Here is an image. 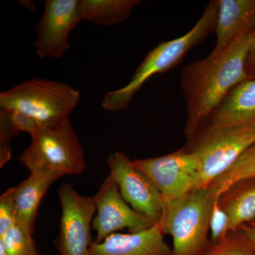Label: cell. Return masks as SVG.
<instances>
[{
	"label": "cell",
	"mask_w": 255,
	"mask_h": 255,
	"mask_svg": "<svg viewBox=\"0 0 255 255\" xmlns=\"http://www.w3.org/2000/svg\"><path fill=\"white\" fill-rule=\"evenodd\" d=\"M250 34L220 55L210 54L184 67L179 82L187 107L185 133L191 142L235 87L253 79L246 61Z\"/></svg>",
	"instance_id": "1"
},
{
	"label": "cell",
	"mask_w": 255,
	"mask_h": 255,
	"mask_svg": "<svg viewBox=\"0 0 255 255\" xmlns=\"http://www.w3.org/2000/svg\"><path fill=\"white\" fill-rule=\"evenodd\" d=\"M218 9V0L210 1L190 31L171 41L160 42L147 53L126 86L106 94L102 107L111 112L126 110L132 97L152 77L179 65L194 46L215 31Z\"/></svg>",
	"instance_id": "2"
},
{
	"label": "cell",
	"mask_w": 255,
	"mask_h": 255,
	"mask_svg": "<svg viewBox=\"0 0 255 255\" xmlns=\"http://www.w3.org/2000/svg\"><path fill=\"white\" fill-rule=\"evenodd\" d=\"M81 94L64 82L33 78L0 93V110L16 111L29 117L39 128L69 119Z\"/></svg>",
	"instance_id": "3"
},
{
	"label": "cell",
	"mask_w": 255,
	"mask_h": 255,
	"mask_svg": "<svg viewBox=\"0 0 255 255\" xmlns=\"http://www.w3.org/2000/svg\"><path fill=\"white\" fill-rule=\"evenodd\" d=\"M214 199L207 187L177 199L164 200L159 221L164 234L172 238V255H201L207 245Z\"/></svg>",
	"instance_id": "4"
},
{
	"label": "cell",
	"mask_w": 255,
	"mask_h": 255,
	"mask_svg": "<svg viewBox=\"0 0 255 255\" xmlns=\"http://www.w3.org/2000/svg\"><path fill=\"white\" fill-rule=\"evenodd\" d=\"M31 142L19 157L32 172L80 174L86 168L85 153L70 119L41 128L31 135Z\"/></svg>",
	"instance_id": "5"
},
{
	"label": "cell",
	"mask_w": 255,
	"mask_h": 255,
	"mask_svg": "<svg viewBox=\"0 0 255 255\" xmlns=\"http://www.w3.org/2000/svg\"><path fill=\"white\" fill-rule=\"evenodd\" d=\"M190 142L200 165V187H207L252 145L255 143V125L228 128L202 132Z\"/></svg>",
	"instance_id": "6"
},
{
	"label": "cell",
	"mask_w": 255,
	"mask_h": 255,
	"mask_svg": "<svg viewBox=\"0 0 255 255\" xmlns=\"http://www.w3.org/2000/svg\"><path fill=\"white\" fill-rule=\"evenodd\" d=\"M132 162L155 184L164 200L177 199L199 188L200 165L188 149Z\"/></svg>",
	"instance_id": "7"
},
{
	"label": "cell",
	"mask_w": 255,
	"mask_h": 255,
	"mask_svg": "<svg viewBox=\"0 0 255 255\" xmlns=\"http://www.w3.org/2000/svg\"><path fill=\"white\" fill-rule=\"evenodd\" d=\"M58 195L62 212L55 245L59 255H89L96 214L93 197L81 195L69 184L60 186Z\"/></svg>",
	"instance_id": "8"
},
{
	"label": "cell",
	"mask_w": 255,
	"mask_h": 255,
	"mask_svg": "<svg viewBox=\"0 0 255 255\" xmlns=\"http://www.w3.org/2000/svg\"><path fill=\"white\" fill-rule=\"evenodd\" d=\"M110 175L131 208L154 223L160 221L164 199L152 181L122 151H116L107 158Z\"/></svg>",
	"instance_id": "9"
},
{
	"label": "cell",
	"mask_w": 255,
	"mask_h": 255,
	"mask_svg": "<svg viewBox=\"0 0 255 255\" xmlns=\"http://www.w3.org/2000/svg\"><path fill=\"white\" fill-rule=\"evenodd\" d=\"M80 0H46L44 11L35 26L36 55L41 59L60 60L70 48L69 37L82 21Z\"/></svg>",
	"instance_id": "10"
},
{
	"label": "cell",
	"mask_w": 255,
	"mask_h": 255,
	"mask_svg": "<svg viewBox=\"0 0 255 255\" xmlns=\"http://www.w3.org/2000/svg\"><path fill=\"white\" fill-rule=\"evenodd\" d=\"M92 197L96 204L92 225L97 233L95 243H101L117 231L127 229L129 233L140 232L156 224L124 200L118 186L110 176L106 178Z\"/></svg>",
	"instance_id": "11"
},
{
	"label": "cell",
	"mask_w": 255,
	"mask_h": 255,
	"mask_svg": "<svg viewBox=\"0 0 255 255\" xmlns=\"http://www.w3.org/2000/svg\"><path fill=\"white\" fill-rule=\"evenodd\" d=\"M89 255H172L159 223L137 233H113L90 246Z\"/></svg>",
	"instance_id": "12"
},
{
	"label": "cell",
	"mask_w": 255,
	"mask_h": 255,
	"mask_svg": "<svg viewBox=\"0 0 255 255\" xmlns=\"http://www.w3.org/2000/svg\"><path fill=\"white\" fill-rule=\"evenodd\" d=\"M215 33L216 46L211 54L220 55L234 42L255 28V0H218Z\"/></svg>",
	"instance_id": "13"
},
{
	"label": "cell",
	"mask_w": 255,
	"mask_h": 255,
	"mask_svg": "<svg viewBox=\"0 0 255 255\" xmlns=\"http://www.w3.org/2000/svg\"><path fill=\"white\" fill-rule=\"evenodd\" d=\"M253 125H255V78L235 87L196 135L228 128Z\"/></svg>",
	"instance_id": "14"
},
{
	"label": "cell",
	"mask_w": 255,
	"mask_h": 255,
	"mask_svg": "<svg viewBox=\"0 0 255 255\" xmlns=\"http://www.w3.org/2000/svg\"><path fill=\"white\" fill-rule=\"evenodd\" d=\"M60 175L45 172H32L14 187L16 223L33 234L37 213L41 200Z\"/></svg>",
	"instance_id": "15"
},
{
	"label": "cell",
	"mask_w": 255,
	"mask_h": 255,
	"mask_svg": "<svg viewBox=\"0 0 255 255\" xmlns=\"http://www.w3.org/2000/svg\"><path fill=\"white\" fill-rule=\"evenodd\" d=\"M219 203L228 215L231 233L251 224L255 220V179L235 186L220 198Z\"/></svg>",
	"instance_id": "16"
},
{
	"label": "cell",
	"mask_w": 255,
	"mask_h": 255,
	"mask_svg": "<svg viewBox=\"0 0 255 255\" xmlns=\"http://www.w3.org/2000/svg\"><path fill=\"white\" fill-rule=\"evenodd\" d=\"M140 0H80L82 21L112 26L127 21Z\"/></svg>",
	"instance_id": "17"
},
{
	"label": "cell",
	"mask_w": 255,
	"mask_h": 255,
	"mask_svg": "<svg viewBox=\"0 0 255 255\" xmlns=\"http://www.w3.org/2000/svg\"><path fill=\"white\" fill-rule=\"evenodd\" d=\"M255 179V143L252 145L225 172L207 187L214 200L235 186Z\"/></svg>",
	"instance_id": "18"
},
{
	"label": "cell",
	"mask_w": 255,
	"mask_h": 255,
	"mask_svg": "<svg viewBox=\"0 0 255 255\" xmlns=\"http://www.w3.org/2000/svg\"><path fill=\"white\" fill-rule=\"evenodd\" d=\"M39 127L29 117L16 111L0 110V167L11 159L10 142L20 132L30 134L38 130Z\"/></svg>",
	"instance_id": "19"
},
{
	"label": "cell",
	"mask_w": 255,
	"mask_h": 255,
	"mask_svg": "<svg viewBox=\"0 0 255 255\" xmlns=\"http://www.w3.org/2000/svg\"><path fill=\"white\" fill-rule=\"evenodd\" d=\"M32 236L16 223L0 236V245L4 247L8 255H41Z\"/></svg>",
	"instance_id": "20"
},
{
	"label": "cell",
	"mask_w": 255,
	"mask_h": 255,
	"mask_svg": "<svg viewBox=\"0 0 255 255\" xmlns=\"http://www.w3.org/2000/svg\"><path fill=\"white\" fill-rule=\"evenodd\" d=\"M233 234L201 255H255L254 246L241 231Z\"/></svg>",
	"instance_id": "21"
},
{
	"label": "cell",
	"mask_w": 255,
	"mask_h": 255,
	"mask_svg": "<svg viewBox=\"0 0 255 255\" xmlns=\"http://www.w3.org/2000/svg\"><path fill=\"white\" fill-rule=\"evenodd\" d=\"M209 232L212 245L224 241L231 233L228 215L221 207L219 200H214L210 219Z\"/></svg>",
	"instance_id": "22"
},
{
	"label": "cell",
	"mask_w": 255,
	"mask_h": 255,
	"mask_svg": "<svg viewBox=\"0 0 255 255\" xmlns=\"http://www.w3.org/2000/svg\"><path fill=\"white\" fill-rule=\"evenodd\" d=\"M16 223L14 187L4 191L0 197V236Z\"/></svg>",
	"instance_id": "23"
},
{
	"label": "cell",
	"mask_w": 255,
	"mask_h": 255,
	"mask_svg": "<svg viewBox=\"0 0 255 255\" xmlns=\"http://www.w3.org/2000/svg\"><path fill=\"white\" fill-rule=\"evenodd\" d=\"M246 68L247 73L252 78H255V28L250 34L249 47L247 53Z\"/></svg>",
	"instance_id": "24"
},
{
	"label": "cell",
	"mask_w": 255,
	"mask_h": 255,
	"mask_svg": "<svg viewBox=\"0 0 255 255\" xmlns=\"http://www.w3.org/2000/svg\"><path fill=\"white\" fill-rule=\"evenodd\" d=\"M238 231H241L251 242L255 248V228L250 225H246V226H242Z\"/></svg>",
	"instance_id": "25"
},
{
	"label": "cell",
	"mask_w": 255,
	"mask_h": 255,
	"mask_svg": "<svg viewBox=\"0 0 255 255\" xmlns=\"http://www.w3.org/2000/svg\"><path fill=\"white\" fill-rule=\"evenodd\" d=\"M0 255H8L6 251H5L4 247L1 246V245H0Z\"/></svg>",
	"instance_id": "26"
},
{
	"label": "cell",
	"mask_w": 255,
	"mask_h": 255,
	"mask_svg": "<svg viewBox=\"0 0 255 255\" xmlns=\"http://www.w3.org/2000/svg\"><path fill=\"white\" fill-rule=\"evenodd\" d=\"M250 226H253V227L255 228V220L254 221H253V223H251V224H250Z\"/></svg>",
	"instance_id": "27"
}]
</instances>
